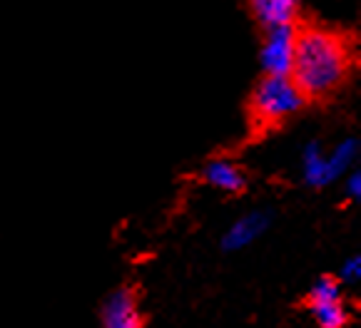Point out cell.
I'll use <instances>...</instances> for the list:
<instances>
[{
	"label": "cell",
	"instance_id": "277c9868",
	"mask_svg": "<svg viewBox=\"0 0 361 328\" xmlns=\"http://www.w3.org/2000/svg\"><path fill=\"white\" fill-rule=\"evenodd\" d=\"M137 294L133 289H117L102 303V328H142Z\"/></svg>",
	"mask_w": 361,
	"mask_h": 328
},
{
	"label": "cell",
	"instance_id": "9c48e42d",
	"mask_svg": "<svg viewBox=\"0 0 361 328\" xmlns=\"http://www.w3.org/2000/svg\"><path fill=\"white\" fill-rule=\"evenodd\" d=\"M302 175L304 182L314 189H324L326 187V172H324V149L319 139L304 144L302 152Z\"/></svg>",
	"mask_w": 361,
	"mask_h": 328
},
{
	"label": "cell",
	"instance_id": "8992f818",
	"mask_svg": "<svg viewBox=\"0 0 361 328\" xmlns=\"http://www.w3.org/2000/svg\"><path fill=\"white\" fill-rule=\"evenodd\" d=\"M202 179L209 187L227 194H242L247 189V175L237 162L227 157H214L202 167Z\"/></svg>",
	"mask_w": 361,
	"mask_h": 328
},
{
	"label": "cell",
	"instance_id": "7a4b0ae2",
	"mask_svg": "<svg viewBox=\"0 0 361 328\" xmlns=\"http://www.w3.org/2000/svg\"><path fill=\"white\" fill-rule=\"evenodd\" d=\"M307 95L289 75H262L250 95V117L257 130L279 127L307 107Z\"/></svg>",
	"mask_w": 361,
	"mask_h": 328
},
{
	"label": "cell",
	"instance_id": "6da1fadb",
	"mask_svg": "<svg viewBox=\"0 0 361 328\" xmlns=\"http://www.w3.org/2000/svg\"><path fill=\"white\" fill-rule=\"evenodd\" d=\"M354 63V43L341 30L314 23L297 27V50L289 77L309 102L336 95L349 82Z\"/></svg>",
	"mask_w": 361,
	"mask_h": 328
},
{
	"label": "cell",
	"instance_id": "8fae6325",
	"mask_svg": "<svg viewBox=\"0 0 361 328\" xmlns=\"http://www.w3.org/2000/svg\"><path fill=\"white\" fill-rule=\"evenodd\" d=\"M341 284L334 276H319L309 289V301H339Z\"/></svg>",
	"mask_w": 361,
	"mask_h": 328
},
{
	"label": "cell",
	"instance_id": "5b68a950",
	"mask_svg": "<svg viewBox=\"0 0 361 328\" xmlns=\"http://www.w3.org/2000/svg\"><path fill=\"white\" fill-rule=\"evenodd\" d=\"M271 222V214L264 212V209H255V212L245 214V217H239L232 227L224 232L222 236V249L224 251H239V249H247L250 244H255L262 234L269 229Z\"/></svg>",
	"mask_w": 361,
	"mask_h": 328
},
{
	"label": "cell",
	"instance_id": "ba28073f",
	"mask_svg": "<svg viewBox=\"0 0 361 328\" xmlns=\"http://www.w3.org/2000/svg\"><path fill=\"white\" fill-rule=\"evenodd\" d=\"M356 157H359V139L346 137L339 144H334L331 152H324V172H326V187L344 177L346 172L354 167Z\"/></svg>",
	"mask_w": 361,
	"mask_h": 328
},
{
	"label": "cell",
	"instance_id": "52a82bcc",
	"mask_svg": "<svg viewBox=\"0 0 361 328\" xmlns=\"http://www.w3.org/2000/svg\"><path fill=\"white\" fill-rule=\"evenodd\" d=\"M302 3L304 0H247V8L264 30L284 23H297Z\"/></svg>",
	"mask_w": 361,
	"mask_h": 328
},
{
	"label": "cell",
	"instance_id": "4fadbf2b",
	"mask_svg": "<svg viewBox=\"0 0 361 328\" xmlns=\"http://www.w3.org/2000/svg\"><path fill=\"white\" fill-rule=\"evenodd\" d=\"M346 196L349 199H354V201H359L361 199V172L359 170H354V172H349L346 175Z\"/></svg>",
	"mask_w": 361,
	"mask_h": 328
},
{
	"label": "cell",
	"instance_id": "7c38bea8",
	"mask_svg": "<svg viewBox=\"0 0 361 328\" xmlns=\"http://www.w3.org/2000/svg\"><path fill=\"white\" fill-rule=\"evenodd\" d=\"M339 279L344 281V284H354V281L361 279V256H349V259L341 264L339 269Z\"/></svg>",
	"mask_w": 361,
	"mask_h": 328
},
{
	"label": "cell",
	"instance_id": "30bf717a",
	"mask_svg": "<svg viewBox=\"0 0 361 328\" xmlns=\"http://www.w3.org/2000/svg\"><path fill=\"white\" fill-rule=\"evenodd\" d=\"M309 311H312L314 321L319 328H346L349 323V308L344 301H309Z\"/></svg>",
	"mask_w": 361,
	"mask_h": 328
},
{
	"label": "cell",
	"instance_id": "3957f363",
	"mask_svg": "<svg viewBox=\"0 0 361 328\" xmlns=\"http://www.w3.org/2000/svg\"><path fill=\"white\" fill-rule=\"evenodd\" d=\"M297 27L299 23L264 27V40L259 48V65L264 75H289L297 50Z\"/></svg>",
	"mask_w": 361,
	"mask_h": 328
}]
</instances>
